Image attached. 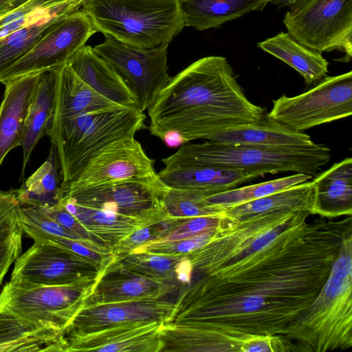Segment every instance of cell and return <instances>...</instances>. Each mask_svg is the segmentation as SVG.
Here are the masks:
<instances>
[{
    "mask_svg": "<svg viewBox=\"0 0 352 352\" xmlns=\"http://www.w3.org/2000/svg\"><path fill=\"white\" fill-rule=\"evenodd\" d=\"M297 212L268 245L243 251L191 280L175 302L174 318L214 308H232L285 336L313 302L338 256L344 227L324 218L308 223Z\"/></svg>",
    "mask_w": 352,
    "mask_h": 352,
    "instance_id": "1",
    "label": "cell"
},
{
    "mask_svg": "<svg viewBox=\"0 0 352 352\" xmlns=\"http://www.w3.org/2000/svg\"><path fill=\"white\" fill-rule=\"evenodd\" d=\"M151 133L176 147L261 119L265 109L250 101L227 59L197 60L171 77L147 109Z\"/></svg>",
    "mask_w": 352,
    "mask_h": 352,
    "instance_id": "2",
    "label": "cell"
},
{
    "mask_svg": "<svg viewBox=\"0 0 352 352\" xmlns=\"http://www.w3.org/2000/svg\"><path fill=\"white\" fill-rule=\"evenodd\" d=\"M352 230L348 232L329 276L313 302L285 337L302 351L324 352L352 346Z\"/></svg>",
    "mask_w": 352,
    "mask_h": 352,
    "instance_id": "3",
    "label": "cell"
},
{
    "mask_svg": "<svg viewBox=\"0 0 352 352\" xmlns=\"http://www.w3.org/2000/svg\"><path fill=\"white\" fill-rule=\"evenodd\" d=\"M330 149L316 144L302 148H268L205 140L186 143L162 159L164 166L197 165L247 170L259 177L294 172L316 177L331 160Z\"/></svg>",
    "mask_w": 352,
    "mask_h": 352,
    "instance_id": "4",
    "label": "cell"
},
{
    "mask_svg": "<svg viewBox=\"0 0 352 352\" xmlns=\"http://www.w3.org/2000/svg\"><path fill=\"white\" fill-rule=\"evenodd\" d=\"M145 118L138 109L118 107L52 123L47 135L57 151L60 186L74 181L89 160L108 145L134 138L145 127Z\"/></svg>",
    "mask_w": 352,
    "mask_h": 352,
    "instance_id": "5",
    "label": "cell"
},
{
    "mask_svg": "<svg viewBox=\"0 0 352 352\" xmlns=\"http://www.w3.org/2000/svg\"><path fill=\"white\" fill-rule=\"evenodd\" d=\"M97 32L138 48L169 44L185 28L179 0H86Z\"/></svg>",
    "mask_w": 352,
    "mask_h": 352,
    "instance_id": "6",
    "label": "cell"
},
{
    "mask_svg": "<svg viewBox=\"0 0 352 352\" xmlns=\"http://www.w3.org/2000/svg\"><path fill=\"white\" fill-rule=\"evenodd\" d=\"M99 278L62 285L8 282L0 293V316L52 324L63 335Z\"/></svg>",
    "mask_w": 352,
    "mask_h": 352,
    "instance_id": "7",
    "label": "cell"
},
{
    "mask_svg": "<svg viewBox=\"0 0 352 352\" xmlns=\"http://www.w3.org/2000/svg\"><path fill=\"white\" fill-rule=\"evenodd\" d=\"M287 33L322 54L339 50L352 56V0H308L289 8L283 19Z\"/></svg>",
    "mask_w": 352,
    "mask_h": 352,
    "instance_id": "8",
    "label": "cell"
},
{
    "mask_svg": "<svg viewBox=\"0 0 352 352\" xmlns=\"http://www.w3.org/2000/svg\"><path fill=\"white\" fill-rule=\"evenodd\" d=\"M272 102L266 116L296 131L347 118L352 114V72L325 76L306 92Z\"/></svg>",
    "mask_w": 352,
    "mask_h": 352,
    "instance_id": "9",
    "label": "cell"
},
{
    "mask_svg": "<svg viewBox=\"0 0 352 352\" xmlns=\"http://www.w3.org/2000/svg\"><path fill=\"white\" fill-rule=\"evenodd\" d=\"M104 41L93 47L124 80L133 95L138 110L144 112L167 85L168 45L138 48L105 34Z\"/></svg>",
    "mask_w": 352,
    "mask_h": 352,
    "instance_id": "10",
    "label": "cell"
},
{
    "mask_svg": "<svg viewBox=\"0 0 352 352\" xmlns=\"http://www.w3.org/2000/svg\"><path fill=\"white\" fill-rule=\"evenodd\" d=\"M165 185L156 179L110 182L76 188H61L59 201L151 220L168 218L162 206Z\"/></svg>",
    "mask_w": 352,
    "mask_h": 352,
    "instance_id": "11",
    "label": "cell"
},
{
    "mask_svg": "<svg viewBox=\"0 0 352 352\" xmlns=\"http://www.w3.org/2000/svg\"><path fill=\"white\" fill-rule=\"evenodd\" d=\"M96 32L81 9L60 18L25 56L0 74V83L62 66Z\"/></svg>",
    "mask_w": 352,
    "mask_h": 352,
    "instance_id": "12",
    "label": "cell"
},
{
    "mask_svg": "<svg viewBox=\"0 0 352 352\" xmlns=\"http://www.w3.org/2000/svg\"><path fill=\"white\" fill-rule=\"evenodd\" d=\"M105 268L59 245L34 243L14 261L10 281L23 285H67L99 278Z\"/></svg>",
    "mask_w": 352,
    "mask_h": 352,
    "instance_id": "13",
    "label": "cell"
},
{
    "mask_svg": "<svg viewBox=\"0 0 352 352\" xmlns=\"http://www.w3.org/2000/svg\"><path fill=\"white\" fill-rule=\"evenodd\" d=\"M154 160L134 138L111 143L92 157L76 178L61 188H76L110 182L156 179Z\"/></svg>",
    "mask_w": 352,
    "mask_h": 352,
    "instance_id": "14",
    "label": "cell"
},
{
    "mask_svg": "<svg viewBox=\"0 0 352 352\" xmlns=\"http://www.w3.org/2000/svg\"><path fill=\"white\" fill-rule=\"evenodd\" d=\"M175 311V302L163 298L85 305L64 335L94 332L134 322L164 324L171 320Z\"/></svg>",
    "mask_w": 352,
    "mask_h": 352,
    "instance_id": "15",
    "label": "cell"
},
{
    "mask_svg": "<svg viewBox=\"0 0 352 352\" xmlns=\"http://www.w3.org/2000/svg\"><path fill=\"white\" fill-rule=\"evenodd\" d=\"M162 323L134 322L97 331L64 335L65 351L160 352Z\"/></svg>",
    "mask_w": 352,
    "mask_h": 352,
    "instance_id": "16",
    "label": "cell"
},
{
    "mask_svg": "<svg viewBox=\"0 0 352 352\" xmlns=\"http://www.w3.org/2000/svg\"><path fill=\"white\" fill-rule=\"evenodd\" d=\"M179 283L144 276L109 264L98 279L85 305L142 299H160Z\"/></svg>",
    "mask_w": 352,
    "mask_h": 352,
    "instance_id": "17",
    "label": "cell"
},
{
    "mask_svg": "<svg viewBox=\"0 0 352 352\" xmlns=\"http://www.w3.org/2000/svg\"><path fill=\"white\" fill-rule=\"evenodd\" d=\"M39 73L24 75L3 84L5 89L0 104V166L11 150L22 144Z\"/></svg>",
    "mask_w": 352,
    "mask_h": 352,
    "instance_id": "18",
    "label": "cell"
},
{
    "mask_svg": "<svg viewBox=\"0 0 352 352\" xmlns=\"http://www.w3.org/2000/svg\"><path fill=\"white\" fill-rule=\"evenodd\" d=\"M206 140L268 148H302L315 143L304 132L296 131L266 115L254 122L220 131Z\"/></svg>",
    "mask_w": 352,
    "mask_h": 352,
    "instance_id": "19",
    "label": "cell"
},
{
    "mask_svg": "<svg viewBox=\"0 0 352 352\" xmlns=\"http://www.w3.org/2000/svg\"><path fill=\"white\" fill-rule=\"evenodd\" d=\"M157 174L166 186L197 190L208 196L234 188L259 177L244 170L197 165L164 166Z\"/></svg>",
    "mask_w": 352,
    "mask_h": 352,
    "instance_id": "20",
    "label": "cell"
},
{
    "mask_svg": "<svg viewBox=\"0 0 352 352\" xmlns=\"http://www.w3.org/2000/svg\"><path fill=\"white\" fill-rule=\"evenodd\" d=\"M67 63L83 82L100 94L120 106L138 109L136 100L124 80L90 45L78 50Z\"/></svg>",
    "mask_w": 352,
    "mask_h": 352,
    "instance_id": "21",
    "label": "cell"
},
{
    "mask_svg": "<svg viewBox=\"0 0 352 352\" xmlns=\"http://www.w3.org/2000/svg\"><path fill=\"white\" fill-rule=\"evenodd\" d=\"M122 107L83 82L66 63L58 69L55 107L52 123L78 116Z\"/></svg>",
    "mask_w": 352,
    "mask_h": 352,
    "instance_id": "22",
    "label": "cell"
},
{
    "mask_svg": "<svg viewBox=\"0 0 352 352\" xmlns=\"http://www.w3.org/2000/svg\"><path fill=\"white\" fill-rule=\"evenodd\" d=\"M313 214L327 219L352 214V160L347 157L314 181Z\"/></svg>",
    "mask_w": 352,
    "mask_h": 352,
    "instance_id": "23",
    "label": "cell"
},
{
    "mask_svg": "<svg viewBox=\"0 0 352 352\" xmlns=\"http://www.w3.org/2000/svg\"><path fill=\"white\" fill-rule=\"evenodd\" d=\"M90 234L102 246L111 249L133 231L163 220L131 217L112 211L92 208L68 201H59Z\"/></svg>",
    "mask_w": 352,
    "mask_h": 352,
    "instance_id": "24",
    "label": "cell"
},
{
    "mask_svg": "<svg viewBox=\"0 0 352 352\" xmlns=\"http://www.w3.org/2000/svg\"><path fill=\"white\" fill-rule=\"evenodd\" d=\"M63 333L46 323L0 316V351H65Z\"/></svg>",
    "mask_w": 352,
    "mask_h": 352,
    "instance_id": "25",
    "label": "cell"
},
{
    "mask_svg": "<svg viewBox=\"0 0 352 352\" xmlns=\"http://www.w3.org/2000/svg\"><path fill=\"white\" fill-rule=\"evenodd\" d=\"M60 67L40 72L38 85L30 103L26 121L23 148L21 177L35 146L47 135L55 107L58 69Z\"/></svg>",
    "mask_w": 352,
    "mask_h": 352,
    "instance_id": "26",
    "label": "cell"
},
{
    "mask_svg": "<svg viewBox=\"0 0 352 352\" xmlns=\"http://www.w3.org/2000/svg\"><path fill=\"white\" fill-rule=\"evenodd\" d=\"M185 26L216 28L251 11H261L270 0H179Z\"/></svg>",
    "mask_w": 352,
    "mask_h": 352,
    "instance_id": "27",
    "label": "cell"
},
{
    "mask_svg": "<svg viewBox=\"0 0 352 352\" xmlns=\"http://www.w3.org/2000/svg\"><path fill=\"white\" fill-rule=\"evenodd\" d=\"M258 46L298 72L307 86L318 83L328 73L329 63L322 54L300 44L287 32H280Z\"/></svg>",
    "mask_w": 352,
    "mask_h": 352,
    "instance_id": "28",
    "label": "cell"
},
{
    "mask_svg": "<svg viewBox=\"0 0 352 352\" xmlns=\"http://www.w3.org/2000/svg\"><path fill=\"white\" fill-rule=\"evenodd\" d=\"M312 182L295 185L278 192L222 210L219 214L228 220H239L265 212L308 211L313 214Z\"/></svg>",
    "mask_w": 352,
    "mask_h": 352,
    "instance_id": "29",
    "label": "cell"
},
{
    "mask_svg": "<svg viewBox=\"0 0 352 352\" xmlns=\"http://www.w3.org/2000/svg\"><path fill=\"white\" fill-rule=\"evenodd\" d=\"M58 167L57 151L52 143L47 159L16 190L21 205L50 207L56 204L60 193Z\"/></svg>",
    "mask_w": 352,
    "mask_h": 352,
    "instance_id": "30",
    "label": "cell"
},
{
    "mask_svg": "<svg viewBox=\"0 0 352 352\" xmlns=\"http://www.w3.org/2000/svg\"><path fill=\"white\" fill-rule=\"evenodd\" d=\"M311 178L313 177L309 175L295 173L285 177L212 194L206 196L205 199L209 206L220 213L223 209L278 192L307 182Z\"/></svg>",
    "mask_w": 352,
    "mask_h": 352,
    "instance_id": "31",
    "label": "cell"
},
{
    "mask_svg": "<svg viewBox=\"0 0 352 352\" xmlns=\"http://www.w3.org/2000/svg\"><path fill=\"white\" fill-rule=\"evenodd\" d=\"M65 16L61 14H48L2 39L0 41V74L25 56L54 23Z\"/></svg>",
    "mask_w": 352,
    "mask_h": 352,
    "instance_id": "32",
    "label": "cell"
},
{
    "mask_svg": "<svg viewBox=\"0 0 352 352\" xmlns=\"http://www.w3.org/2000/svg\"><path fill=\"white\" fill-rule=\"evenodd\" d=\"M186 256L137 252L112 258L109 264L148 278L179 283L178 268Z\"/></svg>",
    "mask_w": 352,
    "mask_h": 352,
    "instance_id": "33",
    "label": "cell"
},
{
    "mask_svg": "<svg viewBox=\"0 0 352 352\" xmlns=\"http://www.w3.org/2000/svg\"><path fill=\"white\" fill-rule=\"evenodd\" d=\"M69 0H25L0 14V41L14 31L51 14H68Z\"/></svg>",
    "mask_w": 352,
    "mask_h": 352,
    "instance_id": "34",
    "label": "cell"
},
{
    "mask_svg": "<svg viewBox=\"0 0 352 352\" xmlns=\"http://www.w3.org/2000/svg\"><path fill=\"white\" fill-rule=\"evenodd\" d=\"M202 191L164 187L162 196V206L170 218L184 219L206 215H220L210 206Z\"/></svg>",
    "mask_w": 352,
    "mask_h": 352,
    "instance_id": "35",
    "label": "cell"
},
{
    "mask_svg": "<svg viewBox=\"0 0 352 352\" xmlns=\"http://www.w3.org/2000/svg\"><path fill=\"white\" fill-rule=\"evenodd\" d=\"M18 217L23 233L31 239L36 236H50L84 242L77 235L60 226L37 206L20 205Z\"/></svg>",
    "mask_w": 352,
    "mask_h": 352,
    "instance_id": "36",
    "label": "cell"
},
{
    "mask_svg": "<svg viewBox=\"0 0 352 352\" xmlns=\"http://www.w3.org/2000/svg\"><path fill=\"white\" fill-rule=\"evenodd\" d=\"M182 220L183 219L168 217L138 228L111 249L112 258L131 253L144 244L163 237Z\"/></svg>",
    "mask_w": 352,
    "mask_h": 352,
    "instance_id": "37",
    "label": "cell"
},
{
    "mask_svg": "<svg viewBox=\"0 0 352 352\" xmlns=\"http://www.w3.org/2000/svg\"><path fill=\"white\" fill-rule=\"evenodd\" d=\"M23 234L17 211L0 228V285L11 265L21 254Z\"/></svg>",
    "mask_w": 352,
    "mask_h": 352,
    "instance_id": "38",
    "label": "cell"
},
{
    "mask_svg": "<svg viewBox=\"0 0 352 352\" xmlns=\"http://www.w3.org/2000/svg\"><path fill=\"white\" fill-rule=\"evenodd\" d=\"M221 215H206L185 218L162 238L155 241H177L192 238L204 233L214 232L221 225Z\"/></svg>",
    "mask_w": 352,
    "mask_h": 352,
    "instance_id": "39",
    "label": "cell"
},
{
    "mask_svg": "<svg viewBox=\"0 0 352 352\" xmlns=\"http://www.w3.org/2000/svg\"><path fill=\"white\" fill-rule=\"evenodd\" d=\"M214 232H207L182 240L153 241L139 247L131 252H146L164 255L188 254L205 245L210 240Z\"/></svg>",
    "mask_w": 352,
    "mask_h": 352,
    "instance_id": "40",
    "label": "cell"
},
{
    "mask_svg": "<svg viewBox=\"0 0 352 352\" xmlns=\"http://www.w3.org/2000/svg\"><path fill=\"white\" fill-rule=\"evenodd\" d=\"M32 239L34 243H47L59 245L104 267H107L113 258L111 252H102L78 240L50 236H36Z\"/></svg>",
    "mask_w": 352,
    "mask_h": 352,
    "instance_id": "41",
    "label": "cell"
},
{
    "mask_svg": "<svg viewBox=\"0 0 352 352\" xmlns=\"http://www.w3.org/2000/svg\"><path fill=\"white\" fill-rule=\"evenodd\" d=\"M38 207L60 226L77 235L89 245L102 252H111V250L100 245L76 218L61 205L56 204L50 207Z\"/></svg>",
    "mask_w": 352,
    "mask_h": 352,
    "instance_id": "42",
    "label": "cell"
},
{
    "mask_svg": "<svg viewBox=\"0 0 352 352\" xmlns=\"http://www.w3.org/2000/svg\"><path fill=\"white\" fill-rule=\"evenodd\" d=\"M20 205L16 190L0 192V228L14 217Z\"/></svg>",
    "mask_w": 352,
    "mask_h": 352,
    "instance_id": "43",
    "label": "cell"
},
{
    "mask_svg": "<svg viewBox=\"0 0 352 352\" xmlns=\"http://www.w3.org/2000/svg\"><path fill=\"white\" fill-rule=\"evenodd\" d=\"M308 0H270L273 4L278 7H288L289 8L298 7Z\"/></svg>",
    "mask_w": 352,
    "mask_h": 352,
    "instance_id": "44",
    "label": "cell"
},
{
    "mask_svg": "<svg viewBox=\"0 0 352 352\" xmlns=\"http://www.w3.org/2000/svg\"><path fill=\"white\" fill-rule=\"evenodd\" d=\"M25 0H0V14L20 5Z\"/></svg>",
    "mask_w": 352,
    "mask_h": 352,
    "instance_id": "45",
    "label": "cell"
},
{
    "mask_svg": "<svg viewBox=\"0 0 352 352\" xmlns=\"http://www.w3.org/2000/svg\"><path fill=\"white\" fill-rule=\"evenodd\" d=\"M1 192V191H0Z\"/></svg>",
    "mask_w": 352,
    "mask_h": 352,
    "instance_id": "46",
    "label": "cell"
}]
</instances>
